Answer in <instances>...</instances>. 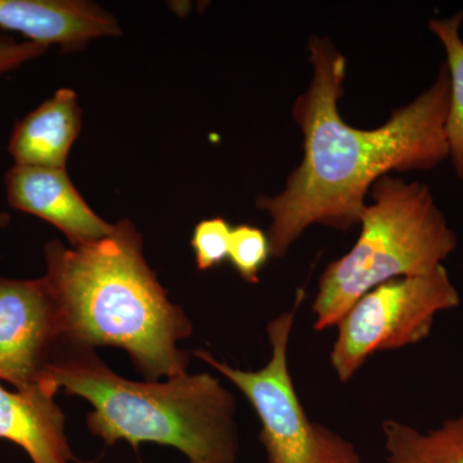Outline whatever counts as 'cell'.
<instances>
[{
  "label": "cell",
  "mask_w": 463,
  "mask_h": 463,
  "mask_svg": "<svg viewBox=\"0 0 463 463\" xmlns=\"http://www.w3.org/2000/svg\"><path fill=\"white\" fill-rule=\"evenodd\" d=\"M313 78L295 100L292 118L304 134V156L274 197L257 206L270 216V254L282 258L312 225L346 232L361 221L373 183L392 172H428L449 158L446 123L450 79L446 63L434 83L392 111L376 129L344 121L346 58L326 36L309 41Z\"/></svg>",
  "instance_id": "obj_1"
},
{
  "label": "cell",
  "mask_w": 463,
  "mask_h": 463,
  "mask_svg": "<svg viewBox=\"0 0 463 463\" xmlns=\"http://www.w3.org/2000/svg\"><path fill=\"white\" fill-rule=\"evenodd\" d=\"M44 255L63 343L120 347L146 381L187 373L190 355L178 346L194 327L149 268L132 222H118L109 236L80 248L50 241Z\"/></svg>",
  "instance_id": "obj_2"
},
{
  "label": "cell",
  "mask_w": 463,
  "mask_h": 463,
  "mask_svg": "<svg viewBox=\"0 0 463 463\" xmlns=\"http://www.w3.org/2000/svg\"><path fill=\"white\" fill-rule=\"evenodd\" d=\"M61 345L45 383L90 402L88 428L108 446L155 443L175 448L190 463H236V399L216 377L185 373L139 383L118 376L90 347Z\"/></svg>",
  "instance_id": "obj_3"
},
{
  "label": "cell",
  "mask_w": 463,
  "mask_h": 463,
  "mask_svg": "<svg viewBox=\"0 0 463 463\" xmlns=\"http://www.w3.org/2000/svg\"><path fill=\"white\" fill-rule=\"evenodd\" d=\"M368 194L373 203H365L355 245L319 279L312 307L317 331L335 327L370 289L434 272L457 249L455 231L428 185L383 175Z\"/></svg>",
  "instance_id": "obj_4"
},
{
  "label": "cell",
  "mask_w": 463,
  "mask_h": 463,
  "mask_svg": "<svg viewBox=\"0 0 463 463\" xmlns=\"http://www.w3.org/2000/svg\"><path fill=\"white\" fill-rule=\"evenodd\" d=\"M301 300L303 291L298 292L291 310L268 323L272 353L260 370L232 367L203 349L196 350L194 355L212 365L249 399L260 420L259 438L268 463H362L352 441L310 420L295 389L289 373L288 344Z\"/></svg>",
  "instance_id": "obj_5"
},
{
  "label": "cell",
  "mask_w": 463,
  "mask_h": 463,
  "mask_svg": "<svg viewBox=\"0 0 463 463\" xmlns=\"http://www.w3.org/2000/svg\"><path fill=\"white\" fill-rule=\"evenodd\" d=\"M458 306V291L444 265L370 289L336 325L332 370L340 383H349L370 356L421 343L439 313Z\"/></svg>",
  "instance_id": "obj_6"
},
{
  "label": "cell",
  "mask_w": 463,
  "mask_h": 463,
  "mask_svg": "<svg viewBox=\"0 0 463 463\" xmlns=\"http://www.w3.org/2000/svg\"><path fill=\"white\" fill-rule=\"evenodd\" d=\"M62 343L60 307L44 277H0V381L17 390L50 388L48 367Z\"/></svg>",
  "instance_id": "obj_7"
},
{
  "label": "cell",
  "mask_w": 463,
  "mask_h": 463,
  "mask_svg": "<svg viewBox=\"0 0 463 463\" xmlns=\"http://www.w3.org/2000/svg\"><path fill=\"white\" fill-rule=\"evenodd\" d=\"M5 194L9 206L54 225L72 248L97 242L114 232L115 224L88 206L66 169L14 164L5 174Z\"/></svg>",
  "instance_id": "obj_8"
},
{
  "label": "cell",
  "mask_w": 463,
  "mask_h": 463,
  "mask_svg": "<svg viewBox=\"0 0 463 463\" xmlns=\"http://www.w3.org/2000/svg\"><path fill=\"white\" fill-rule=\"evenodd\" d=\"M0 27L65 52L80 51L94 39L121 35L111 14L85 0H0Z\"/></svg>",
  "instance_id": "obj_9"
},
{
  "label": "cell",
  "mask_w": 463,
  "mask_h": 463,
  "mask_svg": "<svg viewBox=\"0 0 463 463\" xmlns=\"http://www.w3.org/2000/svg\"><path fill=\"white\" fill-rule=\"evenodd\" d=\"M56 394L43 385L14 392L0 385V439L23 448L33 463L74 459Z\"/></svg>",
  "instance_id": "obj_10"
},
{
  "label": "cell",
  "mask_w": 463,
  "mask_h": 463,
  "mask_svg": "<svg viewBox=\"0 0 463 463\" xmlns=\"http://www.w3.org/2000/svg\"><path fill=\"white\" fill-rule=\"evenodd\" d=\"M81 109L74 90H58L14 125L8 152L16 165L66 169L70 149L81 130Z\"/></svg>",
  "instance_id": "obj_11"
},
{
  "label": "cell",
  "mask_w": 463,
  "mask_h": 463,
  "mask_svg": "<svg viewBox=\"0 0 463 463\" xmlns=\"http://www.w3.org/2000/svg\"><path fill=\"white\" fill-rule=\"evenodd\" d=\"M381 428L388 463H463V414L426 434L395 420Z\"/></svg>",
  "instance_id": "obj_12"
},
{
  "label": "cell",
  "mask_w": 463,
  "mask_h": 463,
  "mask_svg": "<svg viewBox=\"0 0 463 463\" xmlns=\"http://www.w3.org/2000/svg\"><path fill=\"white\" fill-rule=\"evenodd\" d=\"M463 12L450 17L432 18L429 29L446 51V66L450 79V100L446 136L449 158L457 175L463 181Z\"/></svg>",
  "instance_id": "obj_13"
},
{
  "label": "cell",
  "mask_w": 463,
  "mask_h": 463,
  "mask_svg": "<svg viewBox=\"0 0 463 463\" xmlns=\"http://www.w3.org/2000/svg\"><path fill=\"white\" fill-rule=\"evenodd\" d=\"M269 257L270 242L263 231L248 224L232 230L228 259L246 282L257 285L260 281L259 274Z\"/></svg>",
  "instance_id": "obj_14"
},
{
  "label": "cell",
  "mask_w": 463,
  "mask_h": 463,
  "mask_svg": "<svg viewBox=\"0 0 463 463\" xmlns=\"http://www.w3.org/2000/svg\"><path fill=\"white\" fill-rule=\"evenodd\" d=\"M231 233V225L223 218L205 219L196 225L191 245L200 270L212 269L228 259Z\"/></svg>",
  "instance_id": "obj_15"
},
{
  "label": "cell",
  "mask_w": 463,
  "mask_h": 463,
  "mask_svg": "<svg viewBox=\"0 0 463 463\" xmlns=\"http://www.w3.org/2000/svg\"><path fill=\"white\" fill-rule=\"evenodd\" d=\"M48 48L32 42H17L7 35H0V76L20 69L21 66L42 57Z\"/></svg>",
  "instance_id": "obj_16"
},
{
  "label": "cell",
  "mask_w": 463,
  "mask_h": 463,
  "mask_svg": "<svg viewBox=\"0 0 463 463\" xmlns=\"http://www.w3.org/2000/svg\"><path fill=\"white\" fill-rule=\"evenodd\" d=\"M9 221H11V218H9L8 214H5V213H0V228L7 227Z\"/></svg>",
  "instance_id": "obj_17"
}]
</instances>
